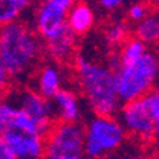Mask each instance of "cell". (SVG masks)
<instances>
[{
	"label": "cell",
	"mask_w": 159,
	"mask_h": 159,
	"mask_svg": "<svg viewBox=\"0 0 159 159\" xmlns=\"http://www.w3.org/2000/svg\"><path fill=\"white\" fill-rule=\"evenodd\" d=\"M73 66L79 89L93 115L115 116L122 103L116 93L115 73L107 63L79 53L75 56Z\"/></svg>",
	"instance_id": "cell-1"
},
{
	"label": "cell",
	"mask_w": 159,
	"mask_h": 159,
	"mask_svg": "<svg viewBox=\"0 0 159 159\" xmlns=\"http://www.w3.org/2000/svg\"><path fill=\"white\" fill-rule=\"evenodd\" d=\"M44 52L42 39L29 25L15 22L0 27V59L15 80L30 78Z\"/></svg>",
	"instance_id": "cell-2"
},
{
	"label": "cell",
	"mask_w": 159,
	"mask_h": 159,
	"mask_svg": "<svg viewBox=\"0 0 159 159\" xmlns=\"http://www.w3.org/2000/svg\"><path fill=\"white\" fill-rule=\"evenodd\" d=\"M116 93L120 103L141 99L152 92L159 82V57L153 50H146L138 60L115 67Z\"/></svg>",
	"instance_id": "cell-3"
},
{
	"label": "cell",
	"mask_w": 159,
	"mask_h": 159,
	"mask_svg": "<svg viewBox=\"0 0 159 159\" xmlns=\"http://www.w3.org/2000/svg\"><path fill=\"white\" fill-rule=\"evenodd\" d=\"M128 133L116 116H93L83 126L86 159H106L125 145Z\"/></svg>",
	"instance_id": "cell-4"
},
{
	"label": "cell",
	"mask_w": 159,
	"mask_h": 159,
	"mask_svg": "<svg viewBox=\"0 0 159 159\" xmlns=\"http://www.w3.org/2000/svg\"><path fill=\"white\" fill-rule=\"evenodd\" d=\"M44 159H86L83 126L56 123L46 135Z\"/></svg>",
	"instance_id": "cell-5"
},
{
	"label": "cell",
	"mask_w": 159,
	"mask_h": 159,
	"mask_svg": "<svg viewBox=\"0 0 159 159\" xmlns=\"http://www.w3.org/2000/svg\"><path fill=\"white\" fill-rule=\"evenodd\" d=\"M7 100L33 119L44 136L52 129L55 115L50 99L43 98L32 88H22L13 90Z\"/></svg>",
	"instance_id": "cell-6"
},
{
	"label": "cell",
	"mask_w": 159,
	"mask_h": 159,
	"mask_svg": "<svg viewBox=\"0 0 159 159\" xmlns=\"http://www.w3.org/2000/svg\"><path fill=\"white\" fill-rule=\"evenodd\" d=\"M119 122L128 135H132L141 142H149L155 136V119L149 112L143 98L128 103H122L119 109Z\"/></svg>",
	"instance_id": "cell-7"
},
{
	"label": "cell",
	"mask_w": 159,
	"mask_h": 159,
	"mask_svg": "<svg viewBox=\"0 0 159 159\" xmlns=\"http://www.w3.org/2000/svg\"><path fill=\"white\" fill-rule=\"evenodd\" d=\"M4 143L15 159H43L46 136L39 133L7 129L2 132Z\"/></svg>",
	"instance_id": "cell-8"
},
{
	"label": "cell",
	"mask_w": 159,
	"mask_h": 159,
	"mask_svg": "<svg viewBox=\"0 0 159 159\" xmlns=\"http://www.w3.org/2000/svg\"><path fill=\"white\" fill-rule=\"evenodd\" d=\"M33 78V88L39 95L46 99H52L60 89L65 88L66 83V70L60 63L44 62L36 67L32 75Z\"/></svg>",
	"instance_id": "cell-9"
},
{
	"label": "cell",
	"mask_w": 159,
	"mask_h": 159,
	"mask_svg": "<svg viewBox=\"0 0 159 159\" xmlns=\"http://www.w3.org/2000/svg\"><path fill=\"white\" fill-rule=\"evenodd\" d=\"M66 10L46 2H42L34 11L33 30L42 40L46 42L55 37L56 34H59L66 27Z\"/></svg>",
	"instance_id": "cell-10"
},
{
	"label": "cell",
	"mask_w": 159,
	"mask_h": 159,
	"mask_svg": "<svg viewBox=\"0 0 159 159\" xmlns=\"http://www.w3.org/2000/svg\"><path fill=\"white\" fill-rule=\"evenodd\" d=\"M53 115L59 123H79L83 116L80 98L72 88L65 86L52 98Z\"/></svg>",
	"instance_id": "cell-11"
},
{
	"label": "cell",
	"mask_w": 159,
	"mask_h": 159,
	"mask_svg": "<svg viewBox=\"0 0 159 159\" xmlns=\"http://www.w3.org/2000/svg\"><path fill=\"white\" fill-rule=\"evenodd\" d=\"M78 39L79 37L66 26L59 34L44 42V52L49 55L52 62L60 63V65L67 63L73 60L76 56Z\"/></svg>",
	"instance_id": "cell-12"
},
{
	"label": "cell",
	"mask_w": 159,
	"mask_h": 159,
	"mask_svg": "<svg viewBox=\"0 0 159 159\" xmlns=\"http://www.w3.org/2000/svg\"><path fill=\"white\" fill-rule=\"evenodd\" d=\"M96 15L95 10L86 2H76L69 10H67L66 26L73 32L76 36L88 34L95 26Z\"/></svg>",
	"instance_id": "cell-13"
},
{
	"label": "cell",
	"mask_w": 159,
	"mask_h": 159,
	"mask_svg": "<svg viewBox=\"0 0 159 159\" xmlns=\"http://www.w3.org/2000/svg\"><path fill=\"white\" fill-rule=\"evenodd\" d=\"M135 37L148 48L159 43V11H149L148 16L136 23L135 26Z\"/></svg>",
	"instance_id": "cell-14"
},
{
	"label": "cell",
	"mask_w": 159,
	"mask_h": 159,
	"mask_svg": "<svg viewBox=\"0 0 159 159\" xmlns=\"http://www.w3.org/2000/svg\"><path fill=\"white\" fill-rule=\"evenodd\" d=\"M128 37H129V29L123 20H113L103 30V39L111 48H120Z\"/></svg>",
	"instance_id": "cell-15"
},
{
	"label": "cell",
	"mask_w": 159,
	"mask_h": 159,
	"mask_svg": "<svg viewBox=\"0 0 159 159\" xmlns=\"http://www.w3.org/2000/svg\"><path fill=\"white\" fill-rule=\"evenodd\" d=\"M22 10L17 7L15 0H0V27L17 22Z\"/></svg>",
	"instance_id": "cell-16"
},
{
	"label": "cell",
	"mask_w": 159,
	"mask_h": 159,
	"mask_svg": "<svg viewBox=\"0 0 159 159\" xmlns=\"http://www.w3.org/2000/svg\"><path fill=\"white\" fill-rule=\"evenodd\" d=\"M149 11H151V9L148 7L146 3H143V2H133L126 9V16H128L130 22L139 23L148 16Z\"/></svg>",
	"instance_id": "cell-17"
},
{
	"label": "cell",
	"mask_w": 159,
	"mask_h": 159,
	"mask_svg": "<svg viewBox=\"0 0 159 159\" xmlns=\"http://www.w3.org/2000/svg\"><path fill=\"white\" fill-rule=\"evenodd\" d=\"M10 75H9L7 69H6V66H4L3 60L0 59V93H4L6 90H7L9 85H10Z\"/></svg>",
	"instance_id": "cell-18"
},
{
	"label": "cell",
	"mask_w": 159,
	"mask_h": 159,
	"mask_svg": "<svg viewBox=\"0 0 159 159\" xmlns=\"http://www.w3.org/2000/svg\"><path fill=\"white\" fill-rule=\"evenodd\" d=\"M126 2H129V0H98L100 7L107 11H113L116 9L122 7Z\"/></svg>",
	"instance_id": "cell-19"
},
{
	"label": "cell",
	"mask_w": 159,
	"mask_h": 159,
	"mask_svg": "<svg viewBox=\"0 0 159 159\" xmlns=\"http://www.w3.org/2000/svg\"><path fill=\"white\" fill-rule=\"evenodd\" d=\"M42 2H46V3H50L53 6H57V7L63 9V10H69V9L73 6L78 0H42Z\"/></svg>",
	"instance_id": "cell-20"
},
{
	"label": "cell",
	"mask_w": 159,
	"mask_h": 159,
	"mask_svg": "<svg viewBox=\"0 0 159 159\" xmlns=\"http://www.w3.org/2000/svg\"><path fill=\"white\" fill-rule=\"evenodd\" d=\"M0 159H15V156L11 155L10 151L6 146V143H4L2 135H0Z\"/></svg>",
	"instance_id": "cell-21"
},
{
	"label": "cell",
	"mask_w": 159,
	"mask_h": 159,
	"mask_svg": "<svg viewBox=\"0 0 159 159\" xmlns=\"http://www.w3.org/2000/svg\"><path fill=\"white\" fill-rule=\"evenodd\" d=\"M30 2L32 0H15V3L17 4V7L20 9V10H26L27 7H29V4H30Z\"/></svg>",
	"instance_id": "cell-22"
},
{
	"label": "cell",
	"mask_w": 159,
	"mask_h": 159,
	"mask_svg": "<svg viewBox=\"0 0 159 159\" xmlns=\"http://www.w3.org/2000/svg\"><path fill=\"white\" fill-rule=\"evenodd\" d=\"M156 141L159 142V118L155 120V136H153Z\"/></svg>",
	"instance_id": "cell-23"
},
{
	"label": "cell",
	"mask_w": 159,
	"mask_h": 159,
	"mask_svg": "<svg viewBox=\"0 0 159 159\" xmlns=\"http://www.w3.org/2000/svg\"><path fill=\"white\" fill-rule=\"evenodd\" d=\"M3 100H4V93H0V105L3 103Z\"/></svg>",
	"instance_id": "cell-24"
},
{
	"label": "cell",
	"mask_w": 159,
	"mask_h": 159,
	"mask_svg": "<svg viewBox=\"0 0 159 159\" xmlns=\"http://www.w3.org/2000/svg\"><path fill=\"white\" fill-rule=\"evenodd\" d=\"M153 90H155V92H156V93H158V95H159V82H158V85L155 86V89H153Z\"/></svg>",
	"instance_id": "cell-25"
},
{
	"label": "cell",
	"mask_w": 159,
	"mask_h": 159,
	"mask_svg": "<svg viewBox=\"0 0 159 159\" xmlns=\"http://www.w3.org/2000/svg\"><path fill=\"white\" fill-rule=\"evenodd\" d=\"M155 159H159V148L156 149V152H155Z\"/></svg>",
	"instance_id": "cell-26"
},
{
	"label": "cell",
	"mask_w": 159,
	"mask_h": 159,
	"mask_svg": "<svg viewBox=\"0 0 159 159\" xmlns=\"http://www.w3.org/2000/svg\"><path fill=\"white\" fill-rule=\"evenodd\" d=\"M153 2H155V3H158V4H159V0H153Z\"/></svg>",
	"instance_id": "cell-27"
},
{
	"label": "cell",
	"mask_w": 159,
	"mask_h": 159,
	"mask_svg": "<svg viewBox=\"0 0 159 159\" xmlns=\"http://www.w3.org/2000/svg\"><path fill=\"white\" fill-rule=\"evenodd\" d=\"M158 57H159V55H158Z\"/></svg>",
	"instance_id": "cell-28"
}]
</instances>
